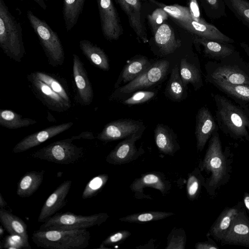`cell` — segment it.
<instances>
[{"instance_id":"1f68e13d","label":"cell","mask_w":249,"mask_h":249,"mask_svg":"<svg viewBox=\"0 0 249 249\" xmlns=\"http://www.w3.org/2000/svg\"><path fill=\"white\" fill-rule=\"evenodd\" d=\"M185 87L180 77L178 66L176 65L172 70L166 86V94L171 99L179 101L185 95Z\"/></svg>"},{"instance_id":"8992f818","label":"cell","mask_w":249,"mask_h":249,"mask_svg":"<svg viewBox=\"0 0 249 249\" xmlns=\"http://www.w3.org/2000/svg\"><path fill=\"white\" fill-rule=\"evenodd\" d=\"M71 138L53 142L30 154V157L60 164H71L83 158L85 150L72 143Z\"/></svg>"},{"instance_id":"f6af8a7d","label":"cell","mask_w":249,"mask_h":249,"mask_svg":"<svg viewBox=\"0 0 249 249\" xmlns=\"http://www.w3.org/2000/svg\"><path fill=\"white\" fill-rule=\"evenodd\" d=\"M168 14L161 8L156 10L149 17V21L154 31H156L162 22L167 18Z\"/></svg>"},{"instance_id":"f1b7e54d","label":"cell","mask_w":249,"mask_h":249,"mask_svg":"<svg viewBox=\"0 0 249 249\" xmlns=\"http://www.w3.org/2000/svg\"><path fill=\"white\" fill-rule=\"evenodd\" d=\"M208 82L234 100L249 103V86L232 84L220 80L213 79Z\"/></svg>"},{"instance_id":"277c9868","label":"cell","mask_w":249,"mask_h":249,"mask_svg":"<svg viewBox=\"0 0 249 249\" xmlns=\"http://www.w3.org/2000/svg\"><path fill=\"white\" fill-rule=\"evenodd\" d=\"M0 47L10 58L20 62L25 53L20 23L0 0Z\"/></svg>"},{"instance_id":"4fadbf2b","label":"cell","mask_w":249,"mask_h":249,"mask_svg":"<svg viewBox=\"0 0 249 249\" xmlns=\"http://www.w3.org/2000/svg\"><path fill=\"white\" fill-rule=\"evenodd\" d=\"M129 187L136 198L142 199L147 198L143 193L145 188L155 189L165 195L169 192L171 186L164 174L160 172L152 171L142 174L135 179Z\"/></svg>"},{"instance_id":"e0dca14e","label":"cell","mask_w":249,"mask_h":249,"mask_svg":"<svg viewBox=\"0 0 249 249\" xmlns=\"http://www.w3.org/2000/svg\"><path fill=\"white\" fill-rule=\"evenodd\" d=\"M214 118L205 107H201L196 115L195 135L198 151H201L213 134L218 129Z\"/></svg>"},{"instance_id":"8d00e7d4","label":"cell","mask_w":249,"mask_h":249,"mask_svg":"<svg viewBox=\"0 0 249 249\" xmlns=\"http://www.w3.org/2000/svg\"><path fill=\"white\" fill-rule=\"evenodd\" d=\"M207 16L218 19L227 16L224 0H199Z\"/></svg>"},{"instance_id":"ffe728a7","label":"cell","mask_w":249,"mask_h":249,"mask_svg":"<svg viewBox=\"0 0 249 249\" xmlns=\"http://www.w3.org/2000/svg\"><path fill=\"white\" fill-rule=\"evenodd\" d=\"M127 15L130 26L143 42H148L147 34L142 20L140 0H115Z\"/></svg>"},{"instance_id":"5bb4252c","label":"cell","mask_w":249,"mask_h":249,"mask_svg":"<svg viewBox=\"0 0 249 249\" xmlns=\"http://www.w3.org/2000/svg\"><path fill=\"white\" fill-rule=\"evenodd\" d=\"M32 89L38 98L50 109L58 112L68 110L71 106L47 84L37 79L33 73L28 75Z\"/></svg>"},{"instance_id":"603a6c76","label":"cell","mask_w":249,"mask_h":249,"mask_svg":"<svg viewBox=\"0 0 249 249\" xmlns=\"http://www.w3.org/2000/svg\"><path fill=\"white\" fill-rule=\"evenodd\" d=\"M154 139L158 150L163 154L173 156L180 149L173 132L162 124L157 125L154 130Z\"/></svg>"},{"instance_id":"db71d44e","label":"cell","mask_w":249,"mask_h":249,"mask_svg":"<svg viewBox=\"0 0 249 249\" xmlns=\"http://www.w3.org/2000/svg\"><path fill=\"white\" fill-rule=\"evenodd\" d=\"M3 226H0V237H1L2 236V235H3L4 234V229L3 228Z\"/></svg>"},{"instance_id":"44dd1931","label":"cell","mask_w":249,"mask_h":249,"mask_svg":"<svg viewBox=\"0 0 249 249\" xmlns=\"http://www.w3.org/2000/svg\"><path fill=\"white\" fill-rule=\"evenodd\" d=\"M222 239L227 244L249 247V222L238 213Z\"/></svg>"},{"instance_id":"3957f363","label":"cell","mask_w":249,"mask_h":249,"mask_svg":"<svg viewBox=\"0 0 249 249\" xmlns=\"http://www.w3.org/2000/svg\"><path fill=\"white\" fill-rule=\"evenodd\" d=\"M206 80H220L232 84L249 86V64L235 51L220 61L206 65Z\"/></svg>"},{"instance_id":"ac0fdd59","label":"cell","mask_w":249,"mask_h":249,"mask_svg":"<svg viewBox=\"0 0 249 249\" xmlns=\"http://www.w3.org/2000/svg\"><path fill=\"white\" fill-rule=\"evenodd\" d=\"M177 23L195 36L224 43L232 44L234 42L232 38L207 22H198L192 18Z\"/></svg>"},{"instance_id":"ab89813d","label":"cell","mask_w":249,"mask_h":249,"mask_svg":"<svg viewBox=\"0 0 249 249\" xmlns=\"http://www.w3.org/2000/svg\"><path fill=\"white\" fill-rule=\"evenodd\" d=\"M187 241L185 231L182 228H174L167 237L165 249H184Z\"/></svg>"},{"instance_id":"e575fe53","label":"cell","mask_w":249,"mask_h":249,"mask_svg":"<svg viewBox=\"0 0 249 249\" xmlns=\"http://www.w3.org/2000/svg\"><path fill=\"white\" fill-rule=\"evenodd\" d=\"M238 213V211L234 208L224 211L212 227L211 234L218 238H223L232 220Z\"/></svg>"},{"instance_id":"5b68a950","label":"cell","mask_w":249,"mask_h":249,"mask_svg":"<svg viewBox=\"0 0 249 249\" xmlns=\"http://www.w3.org/2000/svg\"><path fill=\"white\" fill-rule=\"evenodd\" d=\"M27 17L50 65L53 66L62 65L65 58L64 51L58 35L47 23L31 10L27 11Z\"/></svg>"},{"instance_id":"2e32d148","label":"cell","mask_w":249,"mask_h":249,"mask_svg":"<svg viewBox=\"0 0 249 249\" xmlns=\"http://www.w3.org/2000/svg\"><path fill=\"white\" fill-rule=\"evenodd\" d=\"M72 184L71 180H67L61 183L49 196L42 207L38 221H44L55 214L63 208L67 203V197Z\"/></svg>"},{"instance_id":"b9f144b4","label":"cell","mask_w":249,"mask_h":249,"mask_svg":"<svg viewBox=\"0 0 249 249\" xmlns=\"http://www.w3.org/2000/svg\"><path fill=\"white\" fill-rule=\"evenodd\" d=\"M3 248L8 249H30L31 247L29 242L18 235H6L3 239Z\"/></svg>"},{"instance_id":"836d02e7","label":"cell","mask_w":249,"mask_h":249,"mask_svg":"<svg viewBox=\"0 0 249 249\" xmlns=\"http://www.w3.org/2000/svg\"><path fill=\"white\" fill-rule=\"evenodd\" d=\"M174 214L172 212L147 211L130 214L119 220L124 222L144 223L163 219Z\"/></svg>"},{"instance_id":"bcb514c9","label":"cell","mask_w":249,"mask_h":249,"mask_svg":"<svg viewBox=\"0 0 249 249\" xmlns=\"http://www.w3.org/2000/svg\"><path fill=\"white\" fill-rule=\"evenodd\" d=\"M189 8L193 18L195 20L201 23L207 22V21L201 17L197 0H190Z\"/></svg>"},{"instance_id":"4316f807","label":"cell","mask_w":249,"mask_h":249,"mask_svg":"<svg viewBox=\"0 0 249 249\" xmlns=\"http://www.w3.org/2000/svg\"><path fill=\"white\" fill-rule=\"evenodd\" d=\"M79 47L83 53L95 66L104 71L109 69L108 58L104 51L88 40H81Z\"/></svg>"},{"instance_id":"52a82bcc","label":"cell","mask_w":249,"mask_h":249,"mask_svg":"<svg viewBox=\"0 0 249 249\" xmlns=\"http://www.w3.org/2000/svg\"><path fill=\"white\" fill-rule=\"evenodd\" d=\"M109 218L105 213L82 215L71 212L55 213L40 226L41 230H73L100 226Z\"/></svg>"},{"instance_id":"7dc6e473","label":"cell","mask_w":249,"mask_h":249,"mask_svg":"<svg viewBox=\"0 0 249 249\" xmlns=\"http://www.w3.org/2000/svg\"><path fill=\"white\" fill-rule=\"evenodd\" d=\"M71 138L73 140L80 139L93 140L95 138L93 133L89 131L83 132L78 135L72 136Z\"/></svg>"},{"instance_id":"f5cc1de1","label":"cell","mask_w":249,"mask_h":249,"mask_svg":"<svg viewBox=\"0 0 249 249\" xmlns=\"http://www.w3.org/2000/svg\"><path fill=\"white\" fill-rule=\"evenodd\" d=\"M244 201L246 208L249 211V195L248 194L245 196Z\"/></svg>"},{"instance_id":"60d3db41","label":"cell","mask_w":249,"mask_h":249,"mask_svg":"<svg viewBox=\"0 0 249 249\" xmlns=\"http://www.w3.org/2000/svg\"><path fill=\"white\" fill-rule=\"evenodd\" d=\"M201 186L200 180L197 176L196 171L189 173L188 176L186 191L188 198L193 201L198 196Z\"/></svg>"},{"instance_id":"6da1fadb","label":"cell","mask_w":249,"mask_h":249,"mask_svg":"<svg viewBox=\"0 0 249 249\" xmlns=\"http://www.w3.org/2000/svg\"><path fill=\"white\" fill-rule=\"evenodd\" d=\"M213 99L219 128L233 138L249 141V109L220 94H215Z\"/></svg>"},{"instance_id":"ee69618b","label":"cell","mask_w":249,"mask_h":249,"mask_svg":"<svg viewBox=\"0 0 249 249\" xmlns=\"http://www.w3.org/2000/svg\"><path fill=\"white\" fill-rule=\"evenodd\" d=\"M156 95L154 91L140 90L134 93L123 103L126 105H138L146 102L152 99Z\"/></svg>"},{"instance_id":"9a60e30c","label":"cell","mask_w":249,"mask_h":249,"mask_svg":"<svg viewBox=\"0 0 249 249\" xmlns=\"http://www.w3.org/2000/svg\"><path fill=\"white\" fill-rule=\"evenodd\" d=\"M73 124L72 122L65 123L50 126L29 135L16 144L12 152L15 153L25 152L66 131Z\"/></svg>"},{"instance_id":"7402d4cb","label":"cell","mask_w":249,"mask_h":249,"mask_svg":"<svg viewBox=\"0 0 249 249\" xmlns=\"http://www.w3.org/2000/svg\"><path fill=\"white\" fill-rule=\"evenodd\" d=\"M195 42L203 47L205 55L215 61H220L236 50L231 43L221 42L195 36Z\"/></svg>"},{"instance_id":"cb8c5ba5","label":"cell","mask_w":249,"mask_h":249,"mask_svg":"<svg viewBox=\"0 0 249 249\" xmlns=\"http://www.w3.org/2000/svg\"><path fill=\"white\" fill-rule=\"evenodd\" d=\"M154 37L157 45L165 54L173 53L181 45V41L176 38L173 28L165 23L157 29Z\"/></svg>"},{"instance_id":"681fc988","label":"cell","mask_w":249,"mask_h":249,"mask_svg":"<svg viewBox=\"0 0 249 249\" xmlns=\"http://www.w3.org/2000/svg\"><path fill=\"white\" fill-rule=\"evenodd\" d=\"M36 2L42 9L46 10L47 8V2L49 0H33Z\"/></svg>"},{"instance_id":"d4e9b609","label":"cell","mask_w":249,"mask_h":249,"mask_svg":"<svg viewBox=\"0 0 249 249\" xmlns=\"http://www.w3.org/2000/svg\"><path fill=\"white\" fill-rule=\"evenodd\" d=\"M45 174L44 170L32 171L25 173L18 183L17 194L21 197L32 196L41 185Z\"/></svg>"},{"instance_id":"9c48e42d","label":"cell","mask_w":249,"mask_h":249,"mask_svg":"<svg viewBox=\"0 0 249 249\" xmlns=\"http://www.w3.org/2000/svg\"><path fill=\"white\" fill-rule=\"evenodd\" d=\"M169 65L166 60L156 61L138 77L118 89L113 94H128L157 84L166 75Z\"/></svg>"},{"instance_id":"30bf717a","label":"cell","mask_w":249,"mask_h":249,"mask_svg":"<svg viewBox=\"0 0 249 249\" xmlns=\"http://www.w3.org/2000/svg\"><path fill=\"white\" fill-rule=\"evenodd\" d=\"M101 27L104 37L108 40H117L123 30L112 0H96Z\"/></svg>"},{"instance_id":"4dcf8cb0","label":"cell","mask_w":249,"mask_h":249,"mask_svg":"<svg viewBox=\"0 0 249 249\" xmlns=\"http://www.w3.org/2000/svg\"><path fill=\"white\" fill-rule=\"evenodd\" d=\"M150 62L144 56L134 58L124 67L122 75L123 83H128L138 77L144 72L150 66Z\"/></svg>"},{"instance_id":"c3c4849f","label":"cell","mask_w":249,"mask_h":249,"mask_svg":"<svg viewBox=\"0 0 249 249\" xmlns=\"http://www.w3.org/2000/svg\"><path fill=\"white\" fill-rule=\"evenodd\" d=\"M196 249H217L218 248L215 245L207 242H198L195 245Z\"/></svg>"},{"instance_id":"7bdbcfd3","label":"cell","mask_w":249,"mask_h":249,"mask_svg":"<svg viewBox=\"0 0 249 249\" xmlns=\"http://www.w3.org/2000/svg\"><path fill=\"white\" fill-rule=\"evenodd\" d=\"M131 234V233L127 230H121L114 232L103 241L99 248H108L107 246H114L124 241Z\"/></svg>"},{"instance_id":"484cf974","label":"cell","mask_w":249,"mask_h":249,"mask_svg":"<svg viewBox=\"0 0 249 249\" xmlns=\"http://www.w3.org/2000/svg\"><path fill=\"white\" fill-rule=\"evenodd\" d=\"M0 220L9 234L19 235L29 242L27 225L20 217L3 208L0 209Z\"/></svg>"},{"instance_id":"d6986e66","label":"cell","mask_w":249,"mask_h":249,"mask_svg":"<svg viewBox=\"0 0 249 249\" xmlns=\"http://www.w3.org/2000/svg\"><path fill=\"white\" fill-rule=\"evenodd\" d=\"M72 70L79 101L84 105H89L93 99V90L83 64L76 54H73Z\"/></svg>"},{"instance_id":"ba28073f","label":"cell","mask_w":249,"mask_h":249,"mask_svg":"<svg viewBox=\"0 0 249 249\" xmlns=\"http://www.w3.org/2000/svg\"><path fill=\"white\" fill-rule=\"evenodd\" d=\"M201 168L211 173L208 184L209 187H216L224 176L226 164L217 131L211 137Z\"/></svg>"},{"instance_id":"f546056e","label":"cell","mask_w":249,"mask_h":249,"mask_svg":"<svg viewBox=\"0 0 249 249\" xmlns=\"http://www.w3.org/2000/svg\"><path fill=\"white\" fill-rule=\"evenodd\" d=\"M179 71L185 86L191 84L196 90L199 89L203 86L200 70L195 65L188 62L185 58L181 60Z\"/></svg>"},{"instance_id":"816d5d0a","label":"cell","mask_w":249,"mask_h":249,"mask_svg":"<svg viewBox=\"0 0 249 249\" xmlns=\"http://www.w3.org/2000/svg\"><path fill=\"white\" fill-rule=\"evenodd\" d=\"M7 205L6 201L4 200L1 193H0V208L3 209Z\"/></svg>"},{"instance_id":"d590c367","label":"cell","mask_w":249,"mask_h":249,"mask_svg":"<svg viewBox=\"0 0 249 249\" xmlns=\"http://www.w3.org/2000/svg\"><path fill=\"white\" fill-rule=\"evenodd\" d=\"M226 6L249 29V1L248 0H224Z\"/></svg>"},{"instance_id":"7a4b0ae2","label":"cell","mask_w":249,"mask_h":249,"mask_svg":"<svg viewBox=\"0 0 249 249\" xmlns=\"http://www.w3.org/2000/svg\"><path fill=\"white\" fill-rule=\"evenodd\" d=\"M90 233L86 229L35 231L32 239L37 247L50 249H83L88 247Z\"/></svg>"},{"instance_id":"f35d334b","label":"cell","mask_w":249,"mask_h":249,"mask_svg":"<svg viewBox=\"0 0 249 249\" xmlns=\"http://www.w3.org/2000/svg\"><path fill=\"white\" fill-rule=\"evenodd\" d=\"M33 73L37 79L47 84L66 102L71 104V100L66 90L56 79L43 72L36 71Z\"/></svg>"},{"instance_id":"7c38bea8","label":"cell","mask_w":249,"mask_h":249,"mask_svg":"<svg viewBox=\"0 0 249 249\" xmlns=\"http://www.w3.org/2000/svg\"><path fill=\"white\" fill-rule=\"evenodd\" d=\"M143 131L135 133L119 142L107 155L106 161L111 164L122 165L137 160L144 152L142 148L138 149L135 145Z\"/></svg>"},{"instance_id":"74e56055","label":"cell","mask_w":249,"mask_h":249,"mask_svg":"<svg viewBox=\"0 0 249 249\" xmlns=\"http://www.w3.org/2000/svg\"><path fill=\"white\" fill-rule=\"evenodd\" d=\"M108 179V175L107 174H100L91 178L85 187L82 198H90L96 196L106 184Z\"/></svg>"},{"instance_id":"8fae6325","label":"cell","mask_w":249,"mask_h":249,"mask_svg":"<svg viewBox=\"0 0 249 249\" xmlns=\"http://www.w3.org/2000/svg\"><path fill=\"white\" fill-rule=\"evenodd\" d=\"M143 122L132 119H120L107 124L97 138L103 142H109L124 139L139 132L144 131Z\"/></svg>"},{"instance_id":"f907efd6","label":"cell","mask_w":249,"mask_h":249,"mask_svg":"<svg viewBox=\"0 0 249 249\" xmlns=\"http://www.w3.org/2000/svg\"><path fill=\"white\" fill-rule=\"evenodd\" d=\"M240 45L249 58V45L244 42H241Z\"/></svg>"},{"instance_id":"83f0119b","label":"cell","mask_w":249,"mask_h":249,"mask_svg":"<svg viewBox=\"0 0 249 249\" xmlns=\"http://www.w3.org/2000/svg\"><path fill=\"white\" fill-rule=\"evenodd\" d=\"M86 0H62V15L67 32L77 24Z\"/></svg>"},{"instance_id":"d6a6232c","label":"cell","mask_w":249,"mask_h":249,"mask_svg":"<svg viewBox=\"0 0 249 249\" xmlns=\"http://www.w3.org/2000/svg\"><path fill=\"white\" fill-rule=\"evenodd\" d=\"M36 122L32 119L23 118L13 110L1 109L0 110V124L9 129H17L28 126Z\"/></svg>"}]
</instances>
